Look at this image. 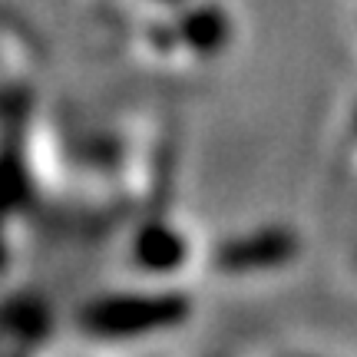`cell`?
Here are the masks:
<instances>
[{"label": "cell", "instance_id": "4", "mask_svg": "<svg viewBox=\"0 0 357 357\" xmlns=\"http://www.w3.org/2000/svg\"><path fill=\"white\" fill-rule=\"evenodd\" d=\"M354 275H357V255H354Z\"/></svg>", "mask_w": 357, "mask_h": 357}, {"label": "cell", "instance_id": "2", "mask_svg": "<svg viewBox=\"0 0 357 357\" xmlns=\"http://www.w3.org/2000/svg\"><path fill=\"white\" fill-rule=\"evenodd\" d=\"M298 258V235L288 229H258L248 235H231L208 252V261L222 278L245 281L261 278Z\"/></svg>", "mask_w": 357, "mask_h": 357}, {"label": "cell", "instance_id": "1", "mask_svg": "<svg viewBox=\"0 0 357 357\" xmlns=\"http://www.w3.org/2000/svg\"><path fill=\"white\" fill-rule=\"evenodd\" d=\"M192 314L189 294L176 284H153L136 291H109L77 311L79 334L100 347H126L182 328Z\"/></svg>", "mask_w": 357, "mask_h": 357}, {"label": "cell", "instance_id": "3", "mask_svg": "<svg viewBox=\"0 0 357 357\" xmlns=\"http://www.w3.org/2000/svg\"><path fill=\"white\" fill-rule=\"evenodd\" d=\"M129 268H136L139 275L153 278L155 284H172V281L189 271L195 248H192L189 231L176 225L166 215H153L139 222V229L132 231L126 248Z\"/></svg>", "mask_w": 357, "mask_h": 357}]
</instances>
